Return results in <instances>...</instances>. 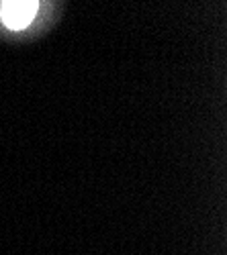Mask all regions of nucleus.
<instances>
[{
	"instance_id": "obj_1",
	"label": "nucleus",
	"mask_w": 227,
	"mask_h": 255,
	"mask_svg": "<svg viewBox=\"0 0 227 255\" xmlns=\"http://www.w3.org/2000/svg\"><path fill=\"white\" fill-rule=\"evenodd\" d=\"M39 8V0H2V20L8 29H25L35 18Z\"/></svg>"
}]
</instances>
